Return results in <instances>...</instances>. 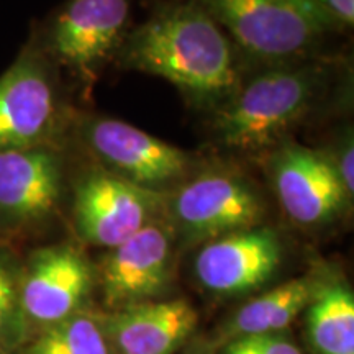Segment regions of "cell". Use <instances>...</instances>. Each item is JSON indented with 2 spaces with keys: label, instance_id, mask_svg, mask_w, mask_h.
Segmentation results:
<instances>
[{
  "label": "cell",
  "instance_id": "cell-1",
  "mask_svg": "<svg viewBox=\"0 0 354 354\" xmlns=\"http://www.w3.org/2000/svg\"><path fill=\"white\" fill-rule=\"evenodd\" d=\"M115 57L122 68L166 79L190 104L210 112L243 81L232 39L194 0L161 3L125 35Z\"/></svg>",
  "mask_w": 354,
  "mask_h": 354
},
{
  "label": "cell",
  "instance_id": "cell-2",
  "mask_svg": "<svg viewBox=\"0 0 354 354\" xmlns=\"http://www.w3.org/2000/svg\"><path fill=\"white\" fill-rule=\"evenodd\" d=\"M325 88L326 69L308 59L263 68L212 112L214 140L243 154L274 149L315 110Z\"/></svg>",
  "mask_w": 354,
  "mask_h": 354
},
{
  "label": "cell",
  "instance_id": "cell-3",
  "mask_svg": "<svg viewBox=\"0 0 354 354\" xmlns=\"http://www.w3.org/2000/svg\"><path fill=\"white\" fill-rule=\"evenodd\" d=\"M263 68L308 59L325 37L292 0H194Z\"/></svg>",
  "mask_w": 354,
  "mask_h": 354
},
{
  "label": "cell",
  "instance_id": "cell-4",
  "mask_svg": "<svg viewBox=\"0 0 354 354\" xmlns=\"http://www.w3.org/2000/svg\"><path fill=\"white\" fill-rule=\"evenodd\" d=\"M165 210L185 240L207 243L259 227L266 203L248 177L216 169L189 177L166 194Z\"/></svg>",
  "mask_w": 354,
  "mask_h": 354
},
{
  "label": "cell",
  "instance_id": "cell-5",
  "mask_svg": "<svg viewBox=\"0 0 354 354\" xmlns=\"http://www.w3.org/2000/svg\"><path fill=\"white\" fill-rule=\"evenodd\" d=\"M64 123V102L50 64L26 50L0 76V149L57 145Z\"/></svg>",
  "mask_w": 354,
  "mask_h": 354
},
{
  "label": "cell",
  "instance_id": "cell-6",
  "mask_svg": "<svg viewBox=\"0 0 354 354\" xmlns=\"http://www.w3.org/2000/svg\"><path fill=\"white\" fill-rule=\"evenodd\" d=\"M81 136L97 165L153 192H171L194 169L187 151L115 118L94 117L84 122Z\"/></svg>",
  "mask_w": 354,
  "mask_h": 354
},
{
  "label": "cell",
  "instance_id": "cell-7",
  "mask_svg": "<svg viewBox=\"0 0 354 354\" xmlns=\"http://www.w3.org/2000/svg\"><path fill=\"white\" fill-rule=\"evenodd\" d=\"M165 201L166 194L138 187L94 165L74 185V225L88 245L112 250L156 221Z\"/></svg>",
  "mask_w": 354,
  "mask_h": 354
},
{
  "label": "cell",
  "instance_id": "cell-8",
  "mask_svg": "<svg viewBox=\"0 0 354 354\" xmlns=\"http://www.w3.org/2000/svg\"><path fill=\"white\" fill-rule=\"evenodd\" d=\"M131 0H66L48 21L44 43L56 63L91 84L128 33Z\"/></svg>",
  "mask_w": 354,
  "mask_h": 354
},
{
  "label": "cell",
  "instance_id": "cell-9",
  "mask_svg": "<svg viewBox=\"0 0 354 354\" xmlns=\"http://www.w3.org/2000/svg\"><path fill=\"white\" fill-rule=\"evenodd\" d=\"M66 165L57 145L0 149V228L43 225L59 210Z\"/></svg>",
  "mask_w": 354,
  "mask_h": 354
},
{
  "label": "cell",
  "instance_id": "cell-10",
  "mask_svg": "<svg viewBox=\"0 0 354 354\" xmlns=\"http://www.w3.org/2000/svg\"><path fill=\"white\" fill-rule=\"evenodd\" d=\"M94 282L91 263L73 245L35 251L20 272V305L28 328L43 330L81 313Z\"/></svg>",
  "mask_w": 354,
  "mask_h": 354
},
{
  "label": "cell",
  "instance_id": "cell-11",
  "mask_svg": "<svg viewBox=\"0 0 354 354\" xmlns=\"http://www.w3.org/2000/svg\"><path fill=\"white\" fill-rule=\"evenodd\" d=\"M269 174L281 207L302 227L330 223L349 202L325 154L307 146L277 145L269 161Z\"/></svg>",
  "mask_w": 354,
  "mask_h": 354
},
{
  "label": "cell",
  "instance_id": "cell-12",
  "mask_svg": "<svg viewBox=\"0 0 354 354\" xmlns=\"http://www.w3.org/2000/svg\"><path fill=\"white\" fill-rule=\"evenodd\" d=\"M171 266V232L158 221L146 225L102 259L99 281L105 305L118 310L156 299L169 284Z\"/></svg>",
  "mask_w": 354,
  "mask_h": 354
},
{
  "label": "cell",
  "instance_id": "cell-13",
  "mask_svg": "<svg viewBox=\"0 0 354 354\" xmlns=\"http://www.w3.org/2000/svg\"><path fill=\"white\" fill-rule=\"evenodd\" d=\"M281 261L277 233L259 225L207 241L194 269L203 289L218 295H241L264 286Z\"/></svg>",
  "mask_w": 354,
  "mask_h": 354
},
{
  "label": "cell",
  "instance_id": "cell-14",
  "mask_svg": "<svg viewBox=\"0 0 354 354\" xmlns=\"http://www.w3.org/2000/svg\"><path fill=\"white\" fill-rule=\"evenodd\" d=\"M115 354H174L197 328L196 308L184 299L149 300L99 318Z\"/></svg>",
  "mask_w": 354,
  "mask_h": 354
},
{
  "label": "cell",
  "instance_id": "cell-15",
  "mask_svg": "<svg viewBox=\"0 0 354 354\" xmlns=\"http://www.w3.org/2000/svg\"><path fill=\"white\" fill-rule=\"evenodd\" d=\"M318 277L307 274L264 292L238 308L223 328V343L243 336L277 335L305 312L315 294Z\"/></svg>",
  "mask_w": 354,
  "mask_h": 354
},
{
  "label": "cell",
  "instance_id": "cell-16",
  "mask_svg": "<svg viewBox=\"0 0 354 354\" xmlns=\"http://www.w3.org/2000/svg\"><path fill=\"white\" fill-rule=\"evenodd\" d=\"M307 310V338L317 354H354V295L343 277L318 284Z\"/></svg>",
  "mask_w": 354,
  "mask_h": 354
},
{
  "label": "cell",
  "instance_id": "cell-17",
  "mask_svg": "<svg viewBox=\"0 0 354 354\" xmlns=\"http://www.w3.org/2000/svg\"><path fill=\"white\" fill-rule=\"evenodd\" d=\"M17 354H113L102 330L99 317L77 313L39 330L26 339Z\"/></svg>",
  "mask_w": 354,
  "mask_h": 354
},
{
  "label": "cell",
  "instance_id": "cell-18",
  "mask_svg": "<svg viewBox=\"0 0 354 354\" xmlns=\"http://www.w3.org/2000/svg\"><path fill=\"white\" fill-rule=\"evenodd\" d=\"M20 272L7 250L0 248V353L17 351L28 338L26 325L20 305Z\"/></svg>",
  "mask_w": 354,
  "mask_h": 354
},
{
  "label": "cell",
  "instance_id": "cell-19",
  "mask_svg": "<svg viewBox=\"0 0 354 354\" xmlns=\"http://www.w3.org/2000/svg\"><path fill=\"white\" fill-rule=\"evenodd\" d=\"M330 161L344 192L351 201L354 196V148H353V128L344 130L336 136V140L330 145L326 151H322Z\"/></svg>",
  "mask_w": 354,
  "mask_h": 354
},
{
  "label": "cell",
  "instance_id": "cell-20",
  "mask_svg": "<svg viewBox=\"0 0 354 354\" xmlns=\"http://www.w3.org/2000/svg\"><path fill=\"white\" fill-rule=\"evenodd\" d=\"M221 354H302L289 338L277 335L243 336L225 343Z\"/></svg>",
  "mask_w": 354,
  "mask_h": 354
},
{
  "label": "cell",
  "instance_id": "cell-21",
  "mask_svg": "<svg viewBox=\"0 0 354 354\" xmlns=\"http://www.w3.org/2000/svg\"><path fill=\"white\" fill-rule=\"evenodd\" d=\"M328 19L333 32L348 30L354 25V0H315Z\"/></svg>",
  "mask_w": 354,
  "mask_h": 354
},
{
  "label": "cell",
  "instance_id": "cell-22",
  "mask_svg": "<svg viewBox=\"0 0 354 354\" xmlns=\"http://www.w3.org/2000/svg\"><path fill=\"white\" fill-rule=\"evenodd\" d=\"M292 2H294L295 6H297L300 10H302L305 15L308 17L310 20L315 21V24L320 26L322 30H325L326 33L333 32V28H331L328 19H326L325 13L322 12V8L318 7V3L315 2V0H292Z\"/></svg>",
  "mask_w": 354,
  "mask_h": 354
},
{
  "label": "cell",
  "instance_id": "cell-23",
  "mask_svg": "<svg viewBox=\"0 0 354 354\" xmlns=\"http://www.w3.org/2000/svg\"><path fill=\"white\" fill-rule=\"evenodd\" d=\"M0 354H2V353H0Z\"/></svg>",
  "mask_w": 354,
  "mask_h": 354
}]
</instances>
